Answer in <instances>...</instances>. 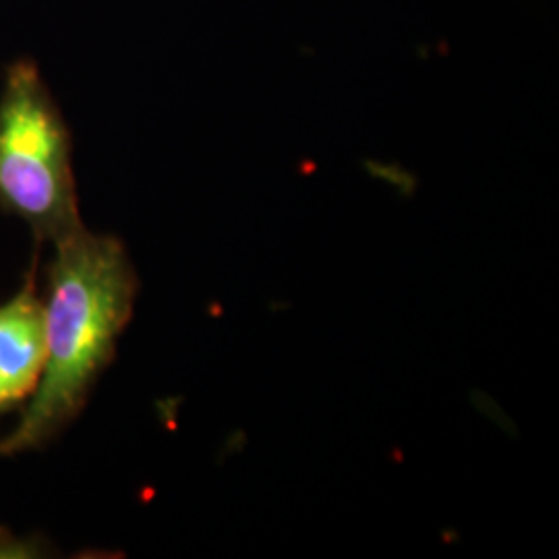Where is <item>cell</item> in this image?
Masks as SVG:
<instances>
[{"label": "cell", "instance_id": "6da1fadb", "mask_svg": "<svg viewBox=\"0 0 559 559\" xmlns=\"http://www.w3.org/2000/svg\"><path fill=\"white\" fill-rule=\"evenodd\" d=\"M55 249L48 300L41 302V378L20 425L0 441V454L40 448L80 413L133 316L138 276L119 239L81 226Z\"/></svg>", "mask_w": 559, "mask_h": 559}, {"label": "cell", "instance_id": "7a4b0ae2", "mask_svg": "<svg viewBox=\"0 0 559 559\" xmlns=\"http://www.w3.org/2000/svg\"><path fill=\"white\" fill-rule=\"evenodd\" d=\"M0 205L57 242L80 230L71 135L36 60H13L0 90Z\"/></svg>", "mask_w": 559, "mask_h": 559}, {"label": "cell", "instance_id": "3957f363", "mask_svg": "<svg viewBox=\"0 0 559 559\" xmlns=\"http://www.w3.org/2000/svg\"><path fill=\"white\" fill-rule=\"evenodd\" d=\"M44 360V305L25 288L0 307V411L34 394Z\"/></svg>", "mask_w": 559, "mask_h": 559}]
</instances>
